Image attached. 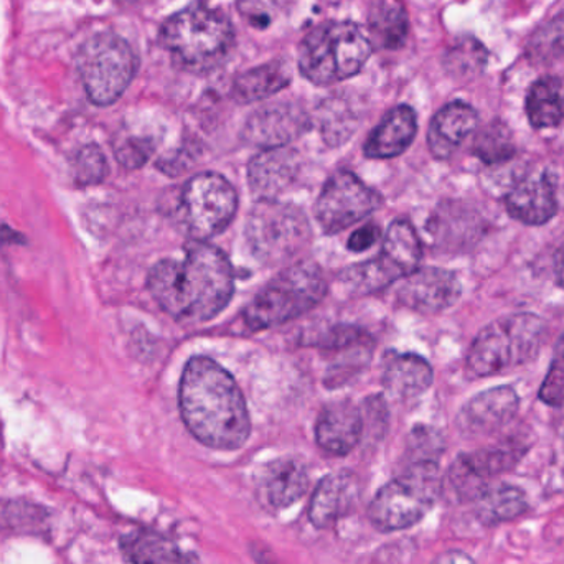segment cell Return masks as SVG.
Here are the masks:
<instances>
[{
	"mask_svg": "<svg viewBox=\"0 0 564 564\" xmlns=\"http://www.w3.org/2000/svg\"><path fill=\"white\" fill-rule=\"evenodd\" d=\"M148 288L175 321L200 324L217 317L231 301L234 268L224 251L194 241L184 257L159 261L149 273Z\"/></svg>",
	"mask_w": 564,
	"mask_h": 564,
	"instance_id": "obj_1",
	"label": "cell"
},
{
	"mask_svg": "<svg viewBox=\"0 0 564 564\" xmlns=\"http://www.w3.org/2000/svg\"><path fill=\"white\" fill-rule=\"evenodd\" d=\"M178 404L185 426L204 446L235 451L250 437L243 393L237 380L212 358L194 357L185 365Z\"/></svg>",
	"mask_w": 564,
	"mask_h": 564,
	"instance_id": "obj_2",
	"label": "cell"
},
{
	"mask_svg": "<svg viewBox=\"0 0 564 564\" xmlns=\"http://www.w3.org/2000/svg\"><path fill=\"white\" fill-rule=\"evenodd\" d=\"M159 43L177 68L205 75L230 58L235 46L234 23L217 7L192 3L165 20Z\"/></svg>",
	"mask_w": 564,
	"mask_h": 564,
	"instance_id": "obj_3",
	"label": "cell"
},
{
	"mask_svg": "<svg viewBox=\"0 0 564 564\" xmlns=\"http://www.w3.org/2000/svg\"><path fill=\"white\" fill-rule=\"evenodd\" d=\"M371 52L370 39L355 23H322L299 45V69L314 85H335L357 75Z\"/></svg>",
	"mask_w": 564,
	"mask_h": 564,
	"instance_id": "obj_4",
	"label": "cell"
},
{
	"mask_svg": "<svg viewBox=\"0 0 564 564\" xmlns=\"http://www.w3.org/2000/svg\"><path fill=\"white\" fill-rule=\"evenodd\" d=\"M546 335L543 318L512 314L487 325L467 354V370L474 377H494L533 360Z\"/></svg>",
	"mask_w": 564,
	"mask_h": 564,
	"instance_id": "obj_5",
	"label": "cell"
},
{
	"mask_svg": "<svg viewBox=\"0 0 564 564\" xmlns=\"http://www.w3.org/2000/svg\"><path fill=\"white\" fill-rule=\"evenodd\" d=\"M327 294V280L317 264L301 261L278 274L243 314L251 332L267 330L307 314Z\"/></svg>",
	"mask_w": 564,
	"mask_h": 564,
	"instance_id": "obj_6",
	"label": "cell"
},
{
	"mask_svg": "<svg viewBox=\"0 0 564 564\" xmlns=\"http://www.w3.org/2000/svg\"><path fill=\"white\" fill-rule=\"evenodd\" d=\"M441 492L437 463L410 464L397 479L378 490L368 519L383 533L400 532L420 523Z\"/></svg>",
	"mask_w": 564,
	"mask_h": 564,
	"instance_id": "obj_7",
	"label": "cell"
},
{
	"mask_svg": "<svg viewBox=\"0 0 564 564\" xmlns=\"http://www.w3.org/2000/svg\"><path fill=\"white\" fill-rule=\"evenodd\" d=\"M138 65L132 46L111 32L86 40L76 58L83 88L96 106L115 105L134 79Z\"/></svg>",
	"mask_w": 564,
	"mask_h": 564,
	"instance_id": "obj_8",
	"label": "cell"
},
{
	"mask_svg": "<svg viewBox=\"0 0 564 564\" xmlns=\"http://www.w3.org/2000/svg\"><path fill=\"white\" fill-rule=\"evenodd\" d=\"M247 241L258 261L273 267L307 247L311 225L294 205L258 200L248 218Z\"/></svg>",
	"mask_w": 564,
	"mask_h": 564,
	"instance_id": "obj_9",
	"label": "cell"
},
{
	"mask_svg": "<svg viewBox=\"0 0 564 564\" xmlns=\"http://www.w3.org/2000/svg\"><path fill=\"white\" fill-rule=\"evenodd\" d=\"M181 208L192 240L207 243L234 221L238 212L237 191L224 175L204 172L185 185Z\"/></svg>",
	"mask_w": 564,
	"mask_h": 564,
	"instance_id": "obj_10",
	"label": "cell"
},
{
	"mask_svg": "<svg viewBox=\"0 0 564 564\" xmlns=\"http://www.w3.org/2000/svg\"><path fill=\"white\" fill-rule=\"evenodd\" d=\"M381 207V197L348 171L328 178L315 204V220L327 235L340 234Z\"/></svg>",
	"mask_w": 564,
	"mask_h": 564,
	"instance_id": "obj_11",
	"label": "cell"
},
{
	"mask_svg": "<svg viewBox=\"0 0 564 564\" xmlns=\"http://www.w3.org/2000/svg\"><path fill=\"white\" fill-rule=\"evenodd\" d=\"M315 345L330 357L325 384L334 388L361 373L373 354V338L357 325H335L321 334Z\"/></svg>",
	"mask_w": 564,
	"mask_h": 564,
	"instance_id": "obj_12",
	"label": "cell"
},
{
	"mask_svg": "<svg viewBox=\"0 0 564 564\" xmlns=\"http://www.w3.org/2000/svg\"><path fill=\"white\" fill-rule=\"evenodd\" d=\"M311 128V118L294 102H276L258 109L245 122L241 138L261 151L285 148Z\"/></svg>",
	"mask_w": 564,
	"mask_h": 564,
	"instance_id": "obj_13",
	"label": "cell"
},
{
	"mask_svg": "<svg viewBox=\"0 0 564 564\" xmlns=\"http://www.w3.org/2000/svg\"><path fill=\"white\" fill-rule=\"evenodd\" d=\"M459 278L441 268H417L400 281L397 299L401 305L421 314H440L459 301Z\"/></svg>",
	"mask_w": 564,
	"mask_h": 564,
	"instance_id": "obj_14",
	"label": "cell"
},
{
	"mask_svg": "<svg viewBox=\"0 0 564 564\" xmlns=\"http://www.w3.org/2000/svg\"><path fill=\"white\" fill-rule=\"evenodd\" d=\"M507 212L532 227L549 224L558 212L556 184L545 171L529 172L506 195Z\"/></svg>",
	"mask_w": 564,
	"mask_h": 564,
	"instance_id": "obj_15",
	"label": "cell"
},
{
	"mask_svg": "<svg viewBox=\"0 0 564 564\" xmlns=\"http://www.w3.org/2000/svg\"><path fill=\"white\" fill-rule=\"evenodd\" d=\"M361 487L357 474L338 470L321 480L312 494L308 520L315 529H330L357 509Z\"/></svg>",
	"mask_w": 564,
	"mask_h": 564,
	"instance_id": "obj_16",
	"label": "cell"
},
{
	"mask_svg": "<svg viewBox=\"0 0 564 564\" xmlns=\"http://www.w3.org/2000/svg\"><path fill=\"white\" fill-rule=\"evenodd\" d=\"M520 398L512 387H496L474 397L459 413V427L467 434L502 430L519 413Z\"/></svg>",
	"mask_w": 564,
	"mask_h": 564,
	"instance_id": "obj_17",
	"label": "cell"
},
{
	"mask_svg": "<svg viewBox=\"0 0 564 564\" xmlns=\"http://www.w3.org/2000/svg\"><path fill=\"white\" fill-rule=\"evenodd\" d=\"M364 414L350 401L328 404L318 414L315 441L330 456H347L360 443Z\"/></svg>",
	"mask_w": 564,
	"mask_h": 564,
	"instance_id": "obj_18",
	"label": "cell"
},
{
	"mask_svg": "<svg viewBox=\"0 0 564 564\" xmlns=\"http://www.w3.org/2000/svg\"><path fill=\"white\" fill-rule=\"evenodd\" d=\"M301 171V159L292 149H270L251 159L248 181L258 200H278L292 187Z\"/></svg>",
	"mask_w": 564,
	"mask_h": 564,
	"instance_id": "obj_19",
	"label": "cell"
},
{
	"mask_svg": "<svg viewBox=\"0 0 564 564\" xmlns=\"http://www.w3.org/2000/svg\"><path fill=\"white\" fill-rule=\"evenodd\" d=\"M308 474L297 459H278L268 464L257 484V497L271 512L288 509L305 496Z\"/></svg>",
	"mask_w": 564,
	"mask_h": 564,
	"instance_id": "obj_20",
	"label": "cell"
},
{
	"mask_svg": "<svg viewBox=\"0 0 564 564\" xmlns=\"http://www.w3.org/2000/svg\"><path fill=\"white\" fill-rule=\"evenodd\" d=\"M479 116L473 106L463 101L449 102L437 111L427 131L431 154L440 161L453 158L454 152L476 131Z\"/></svg>",
	"mask_w": 564,
	"mask_h": 564,
	"instance_id": "obj_21",
	"label": "cell"
},
{
	"mask_svg": "<svg viewBox=\"0 0 564 564\" xmlns=\"http://www.w3.org/2000/svg\"><path fill=\"white\" fill-rule=\"evenodd\" d=\"M416 132V112L410 106H397L368 135L364 148L365 155L378 161L398 158L413 144Z\"/></svg>",
	"mask_w": 564,
	"mask_h": 564,
	"instance_id": "obj_22",
	"label": "cell"
},
{
	"mask_svg": "<svg viewBox=\"0 0 564 564\" xmlns=\"http://www.w3.org/2000/svg\"><path fill=\"white\" fill-rule=\"evenodd\" d=\"M433 368L420 355H398L384 368L383 384L397 400L420 397L433 384Z\"/></svg>",
	"mask_w": 564,
	"mask_h": 564,
	"instance_id": "obj_23",
	"label": "cell"
},
{
	"mask_svg": "<svg viewBox=\"0 0 564 564\" xmlns=\"http://www.w3.org/2000/svg\"><path fill=\"white\" fill-rule=\"evenodd\" d=\"M291 79V69L285 65V62L274 59V62L264 63V65L241 73L235 79L231 96H234L235 101L241 102V105L263 101V99L271 98V96L288 88Z\"/></svg>",
	"mask_w": 564,
	"mask_h": 564,
	"instance_id": "obj_24",
	"label": "cell"
},
{
	"mask_svg": "<svg viewBox=\"0 0 564 564\" xmlns=\"http://www.w3.org/2000/svg\"><path fill=\"white\" fill-rule=\"evenodd\" d=\"M368 32L371 45L398 50L406 42L410 19L400 0H373L368 12Z\"/></svg>",
	"mask_w": 564,
	"mask_h": 564,
	"instance_id": "obj_25",
	"label": "cell"
},
{
	"mask_svg": "<svg viewBox=\"0 0 564 564\" xmlns=\"http://www.w3.org/2000/svg\"><path fill=\"white\" fill-rule=\"evenodd\" d=\"M400 268L383 253L373 260L354 264L340 274V284L351 295H370L383 291L393 282L403 280Z\"/></svg>",
	"mask_w": 564,
	"mask_h": 564,
	"instance_id": "obj_26",
	"label": "cell"
},
{
	"mask_svg": "<svg viewBox=\"0 0 564 564\" xmlns=\"http://www.w3.org/2000/svg\"><path fill=\"white\" fill-rule=\"evenodd\" d=\"M527 115L535 129L556 128L564 119L563 86L560 79L545 76L533 83L527 95Z\"/></svg>",
	"mask_w": 564,
	"mask_h": 564,
	"instance_id": "obj_27",
	"label": "cell"
},
{
	"mask_svg": "<svg viewBox=\"0 0 564 564\" xmlns=\"http://www.w3.org/2000/svg\"><path fill=\"white\" fill-rule=\"evenodd\" d=\"M474 503L477 519L489 527L512 522L529 509L525 492L516 486H490Z\"/></svg>",
	"mask_w": 564,
	"mask_h": 564,
	"instance_id": "obj_28",
	"label": "cell"
},
{
	"mask_svg": "<svg viewBox=\"0 0 564 564\" xmlns=\"http://www.w3.org/2000/svg\"><path fill=\"white\" fill-rule=\"evenodd\" d=\"M381 253L400 268L404 278L416 271L423 258V247L413 225L401 218L394 220L384 235Z\"/></svg>",
	"mask_w": 564,
	"mask_h": 564,
	"instance_id": "obj_29",
	"label": "cell"
},
{
	"mask_svg": "<svg viewBox=\"0 0 564 564\" xmlns=\"http://www.w3.org/2000/svg\"><path fill=\"white\" fill-rule=\"evenodd\" d=\"M357 112L344 99L332 98L321 108V132L332 148L344 144L358 128Z\"/></svg>",
	"mask_w": 564,
	"mask_h": 564,
	"instance_id": "obj_30",
	"label": "cell"
},
{
	"mask_svg": "<svg viewBox=\"0 0 564 564\" xmlns=\"http://www.w3.org/2000/svg\"><path fill=\"white\" fill-rule=\"evenodd\" d=\"M487 59L486 46L473 36H464L447 50L443 65L454 78H474L486 69Z\"/></svg>",
	"mask_w": 564,
	"mask_h": 564,
	"instance_id": "obj_31",
	"label": "cell"
},
{
	"mask_svg": "<svg viewBox=\"0 0 564 564\" xmlns=\"http://www.w3.org/2000/svg\"><path fill=\"white\" fill-rule=\"evenodd\" d=\"M128 555L132 564H188L177 545L152 532L129 540Z\"/></svg>",
	"mask_w": 564,
	"mask_h": 564,
	"instance_id": "obj_32",
	"label": "cell"
},
{
	"mask_svg": "<svg viewBox=\"0 0 564 564\" xmlns=\"http://www.w3.org/2000/svg\"><path fill=\"white\" fill-rule=\"evenodd\" d=\"M473 152L484 164H503L516 154L512 132L503 122H490L474 139Z\"/></svg>",
	"mask_w": 564,
	"mask_h": 564,
	"instance_id": "obj_33",
	"label": "cell"
},
{
	"mask_svg": "<svg viewBox=\"0 0 564 564\" xmlns=\"http://www.w3.org/2000/svg\"><path fill=\"white\" fill-rule=\"evenodd\" d=\"M109 165L106 155L96 144H88L76 155L75 177L82 187L102 184L108 177Z\"/></svg>",
	"mask_w": 564,
	"mask_h": 564,
	"instance_id": "obj_34",
	"label": "cell"
},
{
	"mask_svg": "<svg viewBox=\"0 0 564 564\" xmlns=\"http://www.w3.org/2000/svg\"><path fill=\"white\" fill-rule=\"evenodd\" d=\"M295 0H238V12L254 29H267Z\"/></svg>",
	"mask_w": 564,
	"mask_h": 564,
	"instance_id": "obj_35",
	"label": "cell"
},
{
	"mask_svg": "<svg viewBox=\"0 0 564 564\" xmlns=\"http://www.w3.org/2000/svg\"><path fill=\"white\" fill-rule=\"evenodd\" d=\"M539 397L543 403L550 404V406H562L564 403V337L556 348L555 358H553L549 375L540 388Z\"/></svg>",
	"mask_w": 564,
	"mask_h": 564,
	"instance_id": "obj_36",
	"label": "cell"
},
{
	"mask_svg": "<svg viewBox=\"0 0 564 564\" xmlns=\"http://www.w3.org/2000/svg\"><path fill=\"white\" fill-rule=\"evenodd\" d=\"M443 453V440L430 427L413 431L410 441L411 463H437Z\"/></svg>",
	"mask_w": 564,
	"mask_h": 564,
	"instance_id": "obj_37",
	"label": "cell"
},
{
	"mask_svg": "<svg viewBox=\"0 0 564 564\" xmlns=\"http://www.w3.org/2000/svg\"><path fill=\"white\" fill-rule=\"evenodd\" d=\"M154 142L149 138H126L116 145V159L126 169H139L151 159Z\"/></svg>",
	"mask_w": 564,
	"mask_h": 564,
	"instance_id": "obj_38",
	"label": "cell"
},
{
	"mask_svg": "<svg viewBox=\"0 0 564 564\" xmlns=\"http://www.w3.org/2000/svg\"><path fill=\"white\" fill-rule=\"evenodd\" d=\"M380 238V227L377 224H367L351 234V237L348 238L347 248L354 253H364V251L370 250L373 245H377Z\"/></svg>",
	"mask_w": 564,
	"mask_h": 564,
	"instance_id": "obj_39",
	"label": "cell"
},
{
	"mask_svg": "<svg viewBox=\"0 0 564 564\" xmlns=\"http://www.w3.org/2000/svg\"><path fill=\"white\" fill-rule=\"evenodd\" d=\"M433 564H476V562L467 553L460 552V550H449V552H444L436 556Z\"/></svg>",
	"mask_w": 564,
	"mask_h": 564,
	"instance_id": "obj_40",
	"label": "cell"
},
{
	"mask_svg": "<svg viewBox=\"0 0 564 564\" xmlns=\"http://www.w3.org/2000/svg\"><path fill=\"white\" fill-rule=\"evenodd\" d=\"M0 243L23 245V237L12 228L0 225Z\"/></svg>",
	"mask_w": 564,
	"mask_h": 564,
	"instance_id": "obj_41",
	"label": "cell"
},
{
	"mask_svg": "<svg viewBox=\"0 0 564 564\" xmlns=\"http://www.w3.org/2000/svg\"><path fill=\"white\" fill-rule=\"evenodd\" d=\"M555 273L556 278H558L560 285L564 289V245L560 248L558 253H556Z\"/></svg>",
	"mask_w": 564,
	"mask_h": 564,
	"instance_id": "obj_42",
	"label": "cell"
}]
</instances>
